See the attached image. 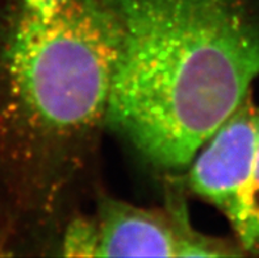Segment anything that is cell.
Listing matches in <instances>:
<instances>
[{
	"label": "cell",
	"mask_w": 259,
	"mask_h": 258,
	"mask_svg": "<svg viewBox=\"0 0 259 258\" xmlns=\"http://www.w3.org/2000/svg\"><path fill=\"white\" fill-rule=\"evenodd\" d=\"M116 36L99 0H0V187L56 239L108 128Z\"/></svg>",
	"instance_id": "obj_1"
},
{
	"label": "cell",
	"mask_w": 259,
	"mask_h": 258,
	"mask_svg": "<svg viewBox=\"0 0 259 258\" xmlns=\"http://www.w3.org/2000/svg\"><path fill=\"white\" fill-rule=\"evenodd\" d=\"M256 152L253 173L227 219L243 254L259 255V107L256 108Z\"/></svg>",
	"instance_id": "obj_5"
},
{
	"label": "cell",
	"mask_w": 259,
	"mask_h": 258,
	"mask_svg": "<svg viewBox=\"0 0 259 258\" xmlns=\"http://www.w3.org/2000/svg\"><path fill=\"white\" fill-rule=\"evenodd\" d=\"M256 105L251 92L216 128L186 169L183 185L230 215L253 173L256 152Z\"/></svg>",
	"instance_id": "obj_4"
},
{
	"label": "cell",
	"mask_w": 259,
	"mask_h": 258,
	"mask_svg": "<svg viewBox=\"0 0 259 258\" xmlns=\"http://www.w3.org/2000/svg\"><path fill=\"white\" fill-rule=\"evenodd\" d=\"M168 193L162 208H145L100 195L91 215H71L56 237L65 257H238L236 240L203 235L192 227L183 190Z\"/></svg>",
	"instance_id": "obj_3"
},
{
	"label": "cell",
	"mask_w": 259,
	"mask_h": 258,
	"mask_svg": "<svg viewBox=\"0 0 259 258\" xmlns=\"http://www.w3.org/2000/svg\"><path fill=\"white\" fill-rule=\"evenodd\" d=\"M116 36L108 128L184 173L259 77V0H99Z\"/></svg>",
	"instance_id": "obj_2"
}]
</instances>
